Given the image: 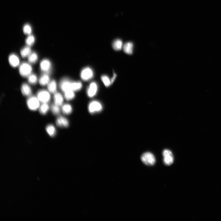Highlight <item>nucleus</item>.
<instances>
[{
    "label": "nucleus",
    "instance_id": "nucleus-3",
    "mask_svg": "<svg viewBox=\"0 0 221 221\" xmlns=\"http://www.w3.org/2000/svg\"><path fill=\"white\" fill-rule=\"evenodd\" d=\"M40 102L37 97L31 96L27 100V105L29 109L32 111H36L40 106Z\"/></svg>",
    "mask_w": 221,
    "mask_h": 221
},
{
    "label": "nucleus",
    "instance_id": "nucleus-25",
    "mask_svg": "<svg viewBox=\"0 0 221 221\" xmlns=\"http://www.w3.org/2000/svg\"><path fill=\"white\" fill-rule=\"evenodd\" d=\"M38 60L37 54L35 52L31 53L28 57V60L29 63H36Z\"/></svg>",
    "mask_w": 221,
    "mask_h": 221
},
{
    "label": "nucleus",
    "instance_id": "nucleus-27",
    "mask_svg": "<svg viewBox=\"0 0 221 221\" xmlns=\"http://www.w3.org/2000/svg\"><path fill=\"white\" fill-rule=\"evenodd\" d=\"M35 39L34 36L30 35L27 38L26 40V43L27 46L30 47L32 46L35 42Z\"/></svg>",
    "mask_w": 221,
    "mask_h": 221
},
{
    "label": "nucleus",
    "instance_id": "nucleus-5",
    "mask_svg": "<svg viewBox=\"0 0 221 221\" xmlns=\"http://www.w3.org/2000/svg\"><path fill=\"white\" fill-rule=\"evenodd\" d=\"M94 76V73L92 69L90 67H86L82 69L81 72L80 76L81 79L87 81L91 79Z\"/></svg>",
    "mask_w": 221,
    "mask_h": 221
},
{
    "label": "nucleus",
    "instance_id": "nucleus-12",
    "mask_svg": "<svg viewBox=\"0 0 221 221\" xmlns=\"http://www.w3.org/2000/svg\"><path fill=\"white\" fill-rule=\"evenodd\" d=\"M57 125L61 127H67L69 126V122L66 118L63 116L58 118L56 121Z\"/></svg>",
    "mask_w": 221,
    "mask_h": 221
},
{
    "label": "nucleus",
    "instance_id": "nucleus-22",
    "mask_svg": "<svg viewBox=\"0 0 221 221\" xmlns=\"http://www.w3.org/2000/svg\"><path fill=\"white\" fill-rule=\"evenodd\" d=\"M62 111L64 114L66 115L70 114L73 111L72 107L70 104L64 105L62 107Z\"/></svg>",
    "mask_w": 221,
    "mask_h": 221
},
{
    "label": "nucleus",
    "instance_id": "nucleus-10",
    "mask_svg": "<svg viewBox=\"0 0 221 221\" xmlns=\"http://www.w3.org/2000/svg\"><path fill=\"white\" fill-rule=\"evenodd\" d=\"M40 68L43 72L46 73L49 72L51 68V62L47 59H44L40 62Z\"/></svg>",
    "mask_w": 221,
    "mask_h": 221
},
{
    "label": "nucleus",
    "instance_id": "nucleus-15",
    "mask_svg": "<svg viewBox=\"0 0 221 221\" xmlns=\"http://www.w3.org/2000/svg\"><path fill=\"white\" fill-rule=\"evenodd\" d=\"M133 44L131 42L126 43L123 47L124 52L129 55H131L133 51Z\"/></svg>",
    "mask_w": 221,
    "mask_h": 221
},
{
    "label": "nucleus",
    "instance_id": "nucleus-13",
    "mask_svg": "<svg viewBox=\"0 0 221 221\" xmlns=\"http://www.w3.org/2000/svg\"><path fill=\"white\" fill-rule=\"evenodd\" d=\"M21 91L23 94L25 96H30L32 93L31 88L27 83H24L21 87Z\"/></svg>",
    "mask_w": 221,
    "mask_h": 221
},
{
    "label": "nucleus",
    "instance_id": "nucleus-24",
    "mask_svg": "<svg viewBox=\"0 0 221 221\" xmlns=\"http://www.w3.org/2000/svg\"><path fill=\"white\" fill-rule=\"evenodd\" d=\"M65 99L68 101L73 100L75 97V92L72 90H69L64 92Z\"/></svg>",
    "mask_w": 221,
    "mask_h": 221
},
{
    "label": "nucleus",
    "instance_id": "nucleus-2",
    "mask_svg": "<svg viewBox=\"0 0 221 221\" xmlns=\"http://www.w3.org/2000/svg\"><path fill=\"white\" fill-rule=\"evenodd\" d=\"M32 70L31 66L29 64L23 63L21 64L19 68V72L21 75L23 77H28L31 74Z\"/></svg>",
    "mask_w": 221,
    "mask_h": 221
},
{
    "label": "nucleus",
    "instance_id": "nucleus-4",
    "mask_svg": "<svg viewBox=\"0 0 221 221\" xmlns=\"http://www.w3.org/2000/svg\"><path fill=\"white\" fill-rule=\"evenodd\" d=\"M88 109L91 114H95L101 112L103 109V106L100 102L93 101L88 105Z\"/></svg>",
    "mask_w": 221,
    "mask_h": 221
},
{
    "label": "nucleus",
    "instance_id": "nucleus-29",
    "mask_svg": "<svg viewBox=\"0 0 221 221\" xmlns=\"http://www.w3.org/2000/svg\"><path fill=\"white\" fill-rule=\"evenodd\" d=\"M28 81L32 84H35L38 81L37 77L35 75L31 74L28 77Z\"/></svg>",
    "mask_w": 221,
    "mask_h": 221
},
{
    "label": "nucleus",
    "instance_id": "nucleus-28",
    "mask_svg": "<svg viewBox=\"0 0 221 221\" xmlns=\"http://www.w3.org/2000/svg\"><path fill=\"white\" fill-rule=\"evenodd\" d=\"M51 110L53 114L55 115H58L60 114V106L55 104L53 105L51 107Z\"/></svg>",
    "mask_w": 221,
    "mask_h": 221
},
{
    "label": "nucleus",
    "instance_id": "nucleus-31",
    "mask_svg": "<svg viewBox=\"0 0 221 221\" xmlns=\"http://www.w3.org/2000/svg\"><path fill=\"white\" fill-rule=\"evenodd\" d=\"M117 77V75L115 73H114V75H113V76L112 77V78L111 79V81L112 83V84L115 81L116 79V77Z\"/></svg>",
    "mask_w": 221,
    "mask_h": 221
},
{
    "label": "nucleus",
    "instance_id": "nucleus-8",
    "mask_svg": "<svg viewBox=\"0 0 221 221\" xmlns=\"http://www.w3.org/2000/svg\"><path fill=\"white\" fill-rule=\"evenodd\" d=\"M98 90L97 83L95 82H91L87 88V93L88 96L90 98L94 96L96 94Z\"/></svg>",
    "mask_w": 221,
    "mask_h": 221
},
{
    "label": "nucleus",
    "instance_id": "nucleus-20",
    "mask_svg": "<svg viewBox=\"0 0 221 221\" xmlns=\"http://www.w3.org/2000/svg\"><path fill=\"white\" fill-rule=\"evenodd\" d=\"M31 53V49L28 46L23 47L21 51V56L24 58L28 57Z\"/></svg>",
    "mask_w": 221,
    "mask_h": 221
},
{
    "label": "nucleus",
    "instance_id": "nucleus-9",
    "mask_svg": "<svg viewBox=\"0 0 221 221\" xmlns=\"http://www.w3.org/2000/svg\"><path fill=\"white\" fill-rule=\"evenodd\" d=\"M71 82L72 81L66 78H64L62 80L60 83V87L64 92L69 90H72L71 88Z\"/></svg>",
    "mask_w": 221,
    "mask_h": 221
},
{
    "label": "nucleus",
    "instance_id": "nucleus-26",
    "mask_svg": "<svg viewBox=\"0 0 221 221\" xmlns=\"http://www.w3.org/2000/svg\"><path fill=\"white\" fill-rule=\"evenodd\" d=\"M101 79L106 87H109L112 84L111 80L106 75H102L101 77Z\"/></svg>",
    "mask_w": 221,
    "mask_h": 221
},
{
    "label": "nucleus",
    "instance_id": "nucleus-19",
    "mask_svg": "<svg viewBox=\"0 0 221 221\" xmlns=\"http://www.w3.org/2000/svg\"><path fill=\"white\" fill-rule=\"evenodd\" d=\"M57 88V83L55 80H52L48 83V89L49 92L51 93H55L56 92Z\"/></svg>",
    "mask_w": 221,
    "mask_h": 221
},
{
    "label": "nucleus",
    "instance_id": "nucleus-11",
    "mask_svg": "<svg viewBox=\"0 0 221 221\" xmlns=\"http://www.w3.org/2000/svg\"><path fill=\"white\" fill-rule=\"evenodd\" d=\"M10 65L13 67H16L19 65L20 60L18 57L15 54H12L8 58Z\"/></svg>",
    "mask_w": 221,
    "mask_h": 221
},
{
    "label": "nucleus",
    "instance_id": "nucleus-6",
    "mask_svg": "<svg viewBox=\"0 0 221 221\" xmlns=\"http://www.w3.org/2000/svg\"><path fill=\"white\" fill-rule=\"evenodd\" d=\"M164 161L165 165L170 166L173 163L174 156L172 153L169 150H164L163 153Z\"/></svg>",
    "mask_w": 221,
    "mask_h": 221
},
{
    "label": "nucleus",
    "instance_id": "nucleus-30",
    "mask_svg": "<svg viewBox=\"0 0 221 221\" xmlns=\"http://www.w3.org/2000/svg\"><path fill=\"white\" fill-rule=\"evenodd\" d=\"M32 28L29 25L27 24L24 26L23 27L24 33L27 35H30L32 32Z\"/></svg>",
    "mask_w": 221,
    "mask_h": 221
},
{
    "label": "nucleus",
    "instance_id": "nucleus-7",
    "mask_svg": "<svg viewBox=\"0 0 221 221\" xmlns=\"http://www.w3.org/2000/svg\"><path fill=\"white\" fill-rule=\"evenodd\" d=\"M37 97L40 102L47 103L51 99V95L49 92L45 90L39 91L37 93Z\"/></svg>",
    "mask_w": 221,
    "mask_h": 221
},
{
    "label": "nucleus",
    "instance_id": "nucleus-18",
    "mask_svg": "<svg viewBox=\"0 0 221 221\" xmlns=\"http://www.w3.org/2000/svg\"><path fill=\"white\" fill-rule=\"evenodd\" d=\"M50 77L46 74L42 75L39 79V83L42 86H45L48 85L50 82Z\"/></svg>",
    "mask_w": 221,
    "mask_h": 221
},
{
    "label": "nucleus",
    "instance_id": "nucleus-16",
    "mask_svg": "<svg viewBox=\"0 0 221 221\" xmlns=\"http://www.w3.org/2000/svg\"><path fill=\"white\" fill-rule=\"evenodd\" d=\"M82 87V83L80 81H72L71 82V90L74 92L80 90L81 89Z\"/></svg>",
    "mask_w": 221,
    "mask_h": 221
},
{
    "label": "nucleus",
    "instance_id": "nucleus-23",
    "mask_svg": "<svg viewBox=\"0 0 221 221\" xmlns=\"http://www.w3.org/2000/svg\"><path fill=\"white\" fill-rule=\"evenodd\" d=\"M49 109V107L47 103H43L39 107V112L42 115L46 114Z\"/></svg>",
    "mask_w": 221,
    "mask_h": 221
},
{
    "label": "nucleus",
    "instance_id": "nucleus-14",
    "mask_svg": "<svg viewBox=\"0 0 221 221\" xmlns=\"http://www.w3.org/2000/svg\"><path fill=\"white\" fill-rule=\"evenodd\" d=\"M55 104L59 106H61L63 103L64 99L62 95L59 92L55 93L54 96Z\"/></svg>",
    "mask_w": 221,
    "mask_h": 221
},
{
    "label": "nucleus",
    "instance_id": "nucleus-17",
    "mask_svg": "<svg viewBox=\"0 0 221 221\" xmlns=\"http://www.w3.org/2000/svg\"><path fill=\"white\" fill-rule=\"evenodd\" d=\"M123 47L122 41L120 39H116L112 44V47L114 50L119 51L121 50Z\"/></svg>",
    "mask_w": 221,
    "mask_h": 221
},
{
    "label": "nucleus",
    "instance_id": "nucleus-21",
    "mask_svg": "<svg viewBox=\"0 0 221 221\" xmlns=\"http://www.w3.org/2000/svg\"><path fill=\"white\" fill-rule=\"evenodd\" d=\"M46 130L48 134L51 137H53L56 134L55 128L52 125H47L46 128Z\"/></svg>",
    "mask_w": 221,
    "mask_h": 221
},
{
    "label": "nucleus",
    "instance_id": "nucleus-1",
    "mask_svg": "<svg viewBox=\"0 0 221 221\" xmlns=\"http://www.w3.org/2000/svg\"><path fill=\"white\" fill-rule=\"evenodd\" d=\"M141 159L142 163L147 166H153L156 162L155 156L150 152H146L142 154Z\"/></svg>",
    "mask_w": 221,
    "mask_h": 221
}]
</instances>
